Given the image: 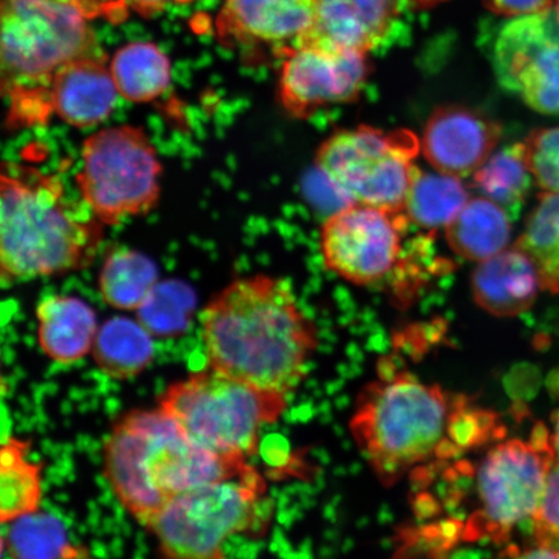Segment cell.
<instances>
[{
    "label": "cell",
    "mask_w": 559,
    "mask_h": 559,
    "mask_svg": "<svg viewBox=\"0 0 559 559\" xmlns=\"http://www.w3.org/2000/svg\"><path fill=\"white\" fill-rule=\"evenodd\" d=\"M194 309V296L180 282L158 283L136 311L138 320L152 335L171 337L188 330Z\"/></svg>",
    "instance_id": "f1b7e54d"
},
{
    "label": "cell",
    "mask_w": 559,
    "mask_h": 559,
    "mask_svg": "<svg viewBox=\"0 0 559 559\" xmlns=\"http://www.w3.org/2000/svg\"><path fill=\"white\" fill-rule=\"evenodd\" d=\"M120 94L102 52L62 67L51 82V114L75 129H93L114 114Z\"/></svg>",
    "instance_id": "e0dca14e"
},
{
    "label": "cell",
    "mask_w": 559,
    "mask_h": 559,
    "mask_svg": "<svg viewBox=\"0 0 559 559\" xmlns=\"http://www.w3.org/2000/svg\"><path fill=\"white\" fill-rule=\"evenodd\" d=\"M523 144L535 183L544 192L559 193V126L530 132Z\"/></svg>",
    "instance_id": "f546056e"
},
{
    "label": "cell",
    "mask_w": 559,
    "mask_h": 559,
    "mask_svg": "<svg viewBox=\"0 0 559 559\" xmlns=\"http://www.w3.org/2000/svg\"><path fill=\"white\" fill-rule=\"evenodd\" d=\"M421 140L405 129L372 126L334 132L319 146L314 164L349 202L404 213L419 167Z\"/></svg>",
    "instance_id": "ba28073f"
},
{
    "label": "cell",
    "mask_w": 559,
    "mask_h": 559,
    "mask_svg": "<svg viewBox=\"0 0 559 559\" xmlns=\"http://www.w3.org/2000/svg\"><path fill=\"white\" fill-rule=\"evenodd\" d=\"M512 216L496 202L479 195L466 202L445 227L453 253L472 262H485L508 249Z\"/></svg>",
    "instance_id": "ffe728a7"
},
{
    "label": "cell",
    "mask_w": 559,
    "mask_h": 559,
    "mask_svg": "<svg viewBox=\"0 0 559 559\" xmlns=\"http://www.w3.org/2000/svg\"><path fill=\"white\" fill-rule=\"evenodd\" d=\"M533 180L523 142L495 152L473 174L474 186L480 194L507 210L512 219L520 215L526 204Z\"/></svg>",
    "instance_id": "d4e9b609"
},
{
    "label": "cell",
    "mask_w": 559,
    "mask_h": 559,
    "mask_svg": "<svg viewBox=\"0 0 559 559\" xmlns=\"http://www.w3.org/2000/svg\"><path fill=\"white\" fill-rule=\"evenodd\" d=\"M407 221L405 213L349 202L321 227L325 267L355 285L381 282L400 260Z\"/></svg>",
    "instance_id": "8fae6325"
},
{
    "label": "cell",
    "mask_w": 559,
    "mask_h": 559,
    "mask_svg": "<svg viewBox=\"0 0 559 559\" xmlns=\"http://www.w3.org/2000/svg\"><path fill=\"white\" fill-rule=\"evenodd\" d=\"M369 73L366 53L300 45L283 58L280 103L286 114L306 120L331 105L358 99Z\"/></svg>",
    "instance_id": "4fadbf2b"
},
{
    "label": "cell",
    "mask_w": 559,
    "mask_h": 559,
    "mask_svg": "<svg viewBox=\"0 0 559 559\" xmlns=\"http://www.w3.org/2000/svg\"><path fill=\"white\" fill-rule=\"evenodd\" d=\"M555 10H556L557 16L559 19V0H555Z\"/></svg>",
    "instance_id": "74e56055"
},
{
    "label": "cell",
    "mask_w": 559,
    "mask_h": 559,
    "mask_svg": "<svg viewBox=\"0 0 559 559\" xmlns=\"http://www.w3.org/2000/svg\"><path fill=\"white\" fill-rule=\"evenodd\" d=\"M3 548L12 559H64L74 545L68 542L64 524L47 513H33L11 522Z\"/></svg>",
    "instance_id": "83f0119b"
},
{
    "label": "cell",
    "mask_w": 559,
    "mask_h": 559,
    "mask_svg": "<svg viewBox=\"0 0 559 559\" xmlns=\"http://www.w3.org/2000/svg\"><path fill=\"white\" fill-rule=\"evenodd\" d=\"M264 491L253 467L177 496L146 530L157 537L163 559H226L223 545L254 527Z\"/></svg>",
    "instance_id": "30bf717a"
},
{
    "label": "cell",
    "mask_w": 559,
    "mask_h": 559,
    "mask_svg": "<svg viewBox=\"0 0 559 559\" xmlns=\"http://www.w3.org/2000/svg\"><path fill=\"white\" fill-rule=\"evenodd\" d=\"M109 67L118 94L130 103H151L170 87V60L150 41L123 46L116 52Z\"/></svg>",
    "instance_id": "7402d4cb"
},
{
    "label": "cell",
    "mask_w": 559,
    "mask_h": 559,
    "mask_svg": "<svg viewBox=\"0 0 559 559\" xmlns=\"http://www.w3.org/2000/svg\"><path fill=\"white\" fill-rule=\"evenodd\" d=\"M312 31L300 45L368 55L388 37L397 0H314ZM299 45V46H300Z\"/></svg>",
    "instance_id": "2e32d148"
},
{
    "label": "cell",
    "mask_w": 559,
    "mask_h": 559,
    "mask_svg": "<svg viewBox=\"0 0 559 559\" xmlns=\"http://www.w3.org/2000/svg\"><path fill=\"white\" fill-rule=\"evenodd\" d=\"M542 280L531 258L515 245L485 262L472 276L475 302L499 318H514L534 306Z\"/></svg>",
    "instance_id": "ac0fdd59"
},
{
    "label": "cell",
    "mask_w": 559,
    "mask_h": 559,
    "mask_svg": "<svg viewBox=\"0 0 559 559\" xmlns=\"http://www.w3.org/2000/svg\"><path fill=\"white\" fill-rule=\"evenodd\" d=\"M501 134V126L478 110L440 105L425 124L421 150L437 171L464 178L493 155Z\"/></svg>",
    "instance_id": "5bb4252c"
},
{
    "label": "cell",
    "mask_w": 559,
    "mask_h": 559,
    "mask_svg": "<svg viewBox=\"0 0 559 559\" xmlns=\"http://www.w3.org/2000/svg\"><path fill=\"white\" fill-rule=\"evenodd\" d=\"M158 283L156 263L130 248L111 249L99 274L104 302L122 311H138Z\"/></svg>",
    "instance_id": "603a6c76"
},
{
    "label": "cell",
    "mask_w": 559,
    "mask_h": 559,
    "mask_svg": "<svg viewBox=\"0 0 559 559\" xmlns=\"http://www.w3.org/2000/svg\"><path fill=\"white\" fill-rule=\"evenodd\" d=\"M502 559H559V551L547 545L536 544L535 547L526 549L509 548Z\"/></svg>",
    "instance_id": "d6a6232c"
},
{
    "label": "cell",
    "mask_w": 559,
    "mask_h": 559,
    "mask_svg": "<svg viewBox=\"0 0 559 559\" xmlns=\"http://www.w3.org/2000/svg\"><path fill=\"white\" fill-rule=\"evenodd\" d=\"M38 342L48 358L72 365L93 352L99 331L96 312L75 296H48L37 306Z\"/></svg>",
    "instance_id": "d6986e66"
},
{
    "label": "cell",
    "mask_w": 559,
    "mask_h": 559,
    "mask_svg": "<svg viewBox=\"0 0 559 559\" xmlns=\"http://www.w3.org/2000/svg\"><path fill=\"white\" fill-rule=\"evenodd\" d=\"M556 464L551 432L536 424L530 437L495 444L478 471V508L465 524L464 539L504 544L514 528L533 519Z\"/></svg>",
    "instance_id": "9c48e42d"
},
{
    "label": "cell",
    "mask_w": 559,
    "mask_h": 559,
    "mask_svg": "<svg viewBox=\"0 0 559 559\" xmlns=\"http://www.w3.org/2000/svg\"><path fill=\"white\" fill-rule=\"evenodd\" d=\"M0 195L4 283L67 274L95 260L105 226L85 202L69 198L59 177L5 164Z\"/></svg>",
    "instance_id": "3957f363"
},
{
    "label": "cell",
    "mask_w": 559,
    "mask_h": 559,
    "mask_svg": "<svg viewBox=\"0 0 559 559\" xmlns=\"http://www.w3.org/2000/svg\"><path fill=\"white\" fill-rule=\"evenodd\" d=\"M493 67L500 85L531 109L559 116V19L555 7L510 20L496 39Z\"/></svg>",
    "instance_id": "7c38bea8"
},
{
    "label": "cell",
    "mask_w": 559,
    "mask_h": 559,
    "mask_svg": "<svg viewBox=\"0 0 559 559\" xmlns=\"http://www.w3.org/2000/svg\"><path fill=\"white\" fill-rule=\"evenodd\" d=\"M3 91L12 118L41 122L51 114V82L62 67L100 53L87 0H2Z\"/></svg>",
    "instance_id": "5b68a950"
},
{
    "label": "cell",
    "mask_w": 559,
    "mask_h": 559,
    "mask_svg": "<svg viewBox=\"0 0 559 559\" xmlns=\"http://www.w3.org/2000/svg\"><path fill=\"white\" fill-rule=\"evenodd\" d=\"M64 559H93L90 557L88 551L85 548L75 547Z\"/></svg>",
    "instance_id": "8d00e7d4"
},
{
    "label": "cell",
    "mask_w": 559,
    "mask_h": 559,
    "mask_svg": "<svg viewBox=\"0 0 559 559\" xmlns=\"http://www.w3.org/2000/svg\"><path fill=\"white\" fill-rule=\"evenodd\" d=\"M411 5L417 7V9H430V7L438 5L445 2V0H405Z\"/></svg>",
    "instance_id": "d590c367"
},
{
    "label": "cell",
    "mask_w": 559,
    "mask_h": 559,
    "mask_svg": "<svg viewBox=\"0 0 559 559\" xmlns=\"http://www.w3.org/2000/svg\"><path fill=\"white\" fill-rule=\"evenodd\" d=\"M207 368L263 390L289 394L318 347L313 321L284 280L240 277L201 314Z\"/></svg>",
    "instance_id": "6da1fadb"
},
{
    "label": "cell",
    "mask_w": 559,
    "mask_h": 559,
    "mask_svg": "<svg viewBox=\"0 0 559 559\" xmlns=\"http://www.w3.org/2000/svg\"><path fill=\"white\" fill-rule=\"evenodd\" d=\"M531 520H533L536 544L556 549L559 545V463L557 461L549 474L540 506Z\"/></svg>",
    "instance_id": "4dcf8cb0"
},
{
    "label": "cell",
    "mask_w": 559,
    "mask_h": 559,
    "mask_svg": "<svg viewBox=\"0 0 559 559\" xmlns=\"http://www.w3.org/2000/svg\"><path fill=\"white\" fill-rule=\"evenodd\" d=\"M485 3L496 15L510 19L534 15L555 7V0H485Z\"/></svg>",
    "instance_id": "1f68e13d"
},
{
    "label": "cell",
    "mask_w": 559,
    "mask_h": 559,
    "mask_svg": "<svg viewBox=\"0 0 559 559\" xmlns=\"http://www.w3.org/2000/svg\"><path fill=\"white\" fill-rule=\"evenodd\" d=\"M469 200L461 178L419 169L405 200L404 213L419 227L445 228Z\"/></svg>",
    "instance_id": "484cf974"
},
{
    "label": "cell",
    "mask_w": 559,
    "mask_h": 559,
    "mask_svg": "<svg viewBox=\"0 0 559 559\" xmlns=\"http://www.w3.org/2000/svg\"><path fill=\"white\" fill-rule=\"evenodd\" d=\"M253 466L194 443L163 408L124 415L104 444V475L122 507L148 528L177 496Z\"/></svg>",
    "instance_id": "277c9868"
},
{
    "label": "cell",
    "mask_w": 559,
    "mask_h": 559,
    "mask_svg": "<svg viewBox=\"0 0 559 559\" xmlns=\"http://www.w3.org/2000/svg\"><path fill=\"white\" fill-rule=\"evenodd\" d=\"M314 0H226L216 32L227 45L271 46L282 58L312 31Z\"/></svg>",
    "instance_id": "9a60e30c"
},
{
    "label": "cell",
    "mask_w": 559,
    "mask_h": 559,
    "mask_svg": "<svg viewBox=\"0 0 559 559\" xmlns=\"http://www.w3.org/2000/svg\"><path fill=\"white\" fill-rule=\"evenodd\" d=\"M159 407L194 443L221 457L248 461L260 449L262 426L284 414L286 395L207 368L171 384L159 397Z\"/></svg>",
    "instance_id": "8992f818"
},
{
    "label": "cell",
    "mask_w": 559,
    "mask_h": 559,
    "mask_svg": "<svg viewBox=\"0 0 559 559\" xmlns=\"http://www.w3.org/2000/svg\"><path fill=\"white\" fill-rule=\"evenodd\" d=\"M93 356L103 373L129 380L150 367L155 358V344L139 320L116 317L99 326Z\"/></svg>",
    "instance_id": "44dd1931"
},
{
    "label": "cell",
    "mask_w": 559,
    "mask_h": 559,
    "mask_svg": "<svg viewBox=\"0 0 559 559\" xmlns=\"http://www.w3.org/2000/svg\"><path fill=\"white\" fill-rule=\"evenodd\" d=\"M556 549L559 551V545H558V547Z\"/></svg>",
    "instance_id": "f35d334b"
},
{
    "label": "cell",
    "mask_w": 559,
    "mask_h": 559,
    "mask_svg": "<svg viewBox=\"0 0 559 559\" xmlns=\"http://www.w3.org/2000/svg\"><path fill=\"white\" fill-rule=\"evenodd\" d=\"M551 421H554V428H551V442H554V449L556 452V461L559 463V411L556 412L554 415V418H551Z\"/></svg>",
    "instance_id": "e575fe53"
},
{
    "label": "cell",
    "mask_w": 559,
    "mask_h": 559,
    "mask_svg": "<svg viewBox=\"0 0 559 559\" xmlns=\"http://www.w3.org/2000/svg\"><path fill=\"white\" fill-rule=\"evenodd\" d=\"M122 2L135 12H139L140 15L151 16L165 10L167 5L186 3L190 2V0H122Z\"/></svg>",
    "instance_id": "836d02e7"
},
{
    "label": "cell",
    "mask_w": 559,
    "mask_h": 559,
    "mask_svg": "<svg viewBox=\"0 0 559 559\" xmlns=\"http://www.w3.org/2000/svg\"><path fill=\"white\" fill-rule=\"evenodd\" d=\"M31 443L10 438L0 450V521L11 523L39 512L41 465L26 460Z\"/></svg>",
    "instance_id": "cb8c5ba5"
},
{
    "label": "cell",
    "mask_w": 559,
    "mask_h": 559,
    "mask_svg": "<svg viewBox=\"0 0 559 559\" xmlns=\"http://www.w3.org/2000/svg\"><path fill=\"white\" fill-rule=\"evenodd\" d=\"M515 247L536 265L542 288L559 293V193L544 192L528 215Z\"/></svg>",
    "instance_id": "4316f807"
},
{
    "label": "cell",
    "mask_w": 559,
    "mask_h": 559,
    "mask_svg": "<svg viewBox=\"0 0 559 559\" xmlns=\"http://www.w3.org/2000/svg\"><path fill=\"white\" fill-rule=\"evenodd\" d=\"M75 175L81 200L104 226L148 214L158 204L163 165L143 128L102 129L82 145Z\"/></svg>",
    "instance_id": "52a82bcc"
},
{
    "label": "cell",
    "mask_w": 559,
    "mask_h": 559,
    "mask_svg": "<svg viewBox=\"0 0 559 559\" xmlns=\"http://www.w3.org/2000/svg\"><path fill=\"white\" fill-rule=\"evenodd\" d=\"M352 431L377 477L390 487L417 466L475 449L478 425L469 397L397 370L361 391Z\"/></svg>",
    "instance_id": "7a4b0ae2"
}]
</instances>
